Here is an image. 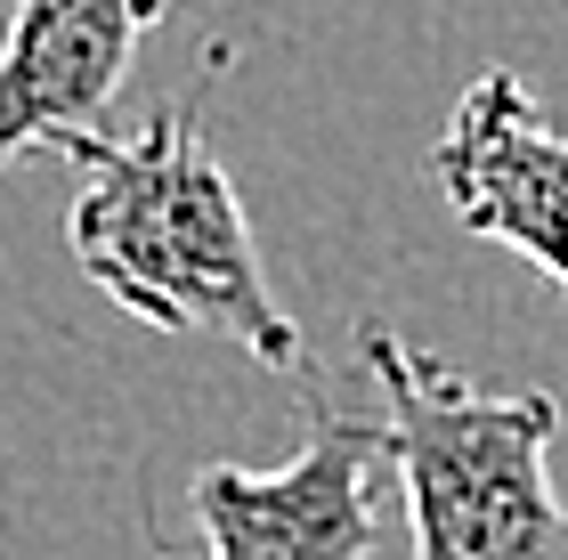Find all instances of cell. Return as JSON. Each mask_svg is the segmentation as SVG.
Listing matches in <instances>:
<instances>
[{"label": "cell", "instance_id": "cell-4", "mask_svg": "<svg viewBox=\"0 0 568 560\" xmlns=\"http://www.w3.org/2000/svg\"><path fill=\"white\" fill-rule=\"evenodd\" d=\"M430 180L455 227L568 293V131L536 106L520 73L487 65L479 82H463L430 146Z\"/></svg>", "mask_w": 568, "mask_h": 560}, {"label": "cell", "instance_id": "cell-1", "mask_svg": "<svg viewBox=\"0 0 568 560\" xmlns=\"http://www.w3.org/2000/svg\"><path fill=\"white\" fill-rule=\"evenodd\" d=\"M73 163H82V195L65 212V244L122 317L154 334L236 342L268 374L308 366V334L268 293L244 195L187 106H154L139 131L90 139Z\"/></svg>", "mask_w": 568, "mask_h": 560}, {"label": "cell", "instance_id": "cell-5", "mask_svg": "<svg viewBox=\"0 0 568 560\" xmlns=\"http://www.w3.org/2000/svg\"><path fill=\"white\" fill-rule=\"evenodd\" d=\"M179 0H17L0 24V171L17 155H82L106 139V106L139 41Z\"/></svg>", "mask_w": 568, "mask_h": 560}, {"label": "cell", "instance_id": "cell-2", "mask_svg": "<svg viewBox=\"0 0 568 560\" xmlns=\"http://www.w3.org/2000/svg\"><path fill=\"white\" fill-rule=\"evenodd\" d=\"M357 358L382 398L415 560H568V503L552 488V390H487L398 325H366Z\"/></svg>", "mask_w": 568, "mask_h": 560}, {"label": "cell", "instance_id": "cell-3", "mask_svg": "<svg viewBox=\"0 0 568 560\" xmlns=\"http://www.w3.org/2000/svg\"><path fill=\"white\" fill-rule=\"evenodd\" d=\"M390 488L398 471L382 422L317 406L293 464H203L187 479V512L212 560H374L390 528Z\"/></svg>", "mask_w": 568, "mask_h": 560}]
</instances>
